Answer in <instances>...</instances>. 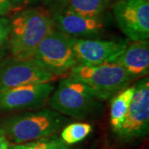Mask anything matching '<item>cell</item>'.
<instances>
[{
	"label": "cell",
	"mask_w": 149,
	"mask_h": 149,
	"mask_svg": "<svg viewBox=\"0 0 149 149\" xmlns=\"http://www.w3.org/2000/svg\"><path fill=\"white\" fill-rule=\"evenodd\" d=\"M52 16L43 9H27L18 13L10 22L8 43L12 56L32 59L38 45L55 30Z\"/></svg>",
	"instance_id": "6da1fadb"
},
{
	"label": "cell",
	"mask_w": 149,
	"mask_h": 149,
	"mask_svg": "<svg viewBox=\"0 0 149 149\" xmlns=\"http://www.w3.org/2000/svg\"><path fill=\"white\" fill-rule=\"evenodd\" d=\"M109 0H67L66 8L90 18H100V16L106 9Z\"/></svg>",
	"instance_id": "5bb4252c"
},
{
	"label": "cell",
	"mask_w": 149,
	"mask_h": 149,
	"mask_svg": "<svg viewBox=\"0 0 149 149\" xmlns=\"http://www.w3.org/2000/svg\"><path fill=\"white\" fill-rule=\"evenodd\" d=\"M49 104L62 115L84 119L98 112L101 104L84 84L71 78L62 80L49 98Z\"/></svg>",
	"instance_id": "277c9868"
},
{
	"label": "cell",
	"mask_w": 149,
	"mask_h": 149,
	"mask_svg": "<svg viewBox=\"0 0 149 149\" xmlns=\"http://www.w3.org/2000/svg\"><path fill=\"white\" fill-rule=\"evenodd\" d=\"M12 1L15 3H26V2L32 1V0H12Z\"/></svg>",
	"instance_id": "7402d4cb"
},
{
	"label": "cell",
	"mask_w": 149,
	"mask_h": 149,
	"mask_svg": "<svg viewBox=\"0 0 149 149\" xmlns=\"http://www.w3.org/2000/svg\"><path fill=\"white\" fill-rule=\"evenodd\" d=\"M113 63L120 65L133 80L146 77L149 71L148 40L133 42Z\"/></svg>",
	"instance_id": "7c38bea8"
},
{
	"label": "cell",
	"mask_w": 149,
	"mask_h": 149,
	"mask_svg": "<svg viewBox=\"0 0 149 149\" xmlns=\"http://www.w3.org/2000/svg\"><path fill=\"white\" fill-rule=\"evenodd\" d=\"M79 64L99 65L113 63L127 47L125 42L70 37Z\"/></svg>",
	"instance_id": "9c48e42d"
},
{
	"label": "cell",
	"mask_w": 149,
	"mask_h": 149,
	"mask_svg": "<svg viewBox=\"0 0 149 149\" xmlns=\"http://www.w3.org/2000/svg\"><path fill=\"white\" fill-rule=\"evenodd\" d=\"M128 113L118 136L123 142L140 139L148 133L149 128V78L143 77L135 84Z\"/></svg>",
	"instance_id": "52a82bcc"
},
{
	"label": "cell",
	"mask_w": 149,
	"mask_h": 149,
	"mask_svg": "<svg viewBox=\"0 0 149 149\" xmlns=\"http://www.w3.org/2000/svg\"><path fill=\"white\" fill-rule=\"evenodd\" d=\"M69 121L53 109L26 112L3 119L0 135L17 144L27 143L53 135Z\"/></svg>",
	"instance_id": "7a4b0ae2"
},
{
	"label": "cell",
	"mask_w": 149,
	"mask_h": 149,
	"mask_svg": "<svg viewBox=\"0 0 149 149\" xmlns=\"http://www.w3.org/2000/svg\"><path fill=\"white\" fill-rule=\"evenodd\" d=\"M56 76L37 60L8 57L0 62V91L22 85L50 83Z\"/></svg>",
	"instance_id": "8992f818"
},
{
	"label": "cell",
	"mask_w": 149,
	"mask_h": 149,
	"mask_svg": "<svg viewBox=\"0 0 149 149\" xmlns=\"http://www.w3.org/2000/svg\"><path fill=\"white\" fill-rule=\"evenodd\" d=\"M52 4H57V5H65V3L67 0H48Z\"/></svg>",
	"instance_id": "44dd1931"
},
{
	"label": "cell",
	"mask_w": 149,
	"mask_h": 149,
	"mask_svg": "<svg viewBox=\"0 0 149 149\" xmlns=\"http://www.w3.org/2000/svg\"><path fill=\"white\" fill-rule=\"evenodd\" d=\"M10 146L9 141L3 136L0 135V149H8Z\"/></svg>",
	"instance_id": "d6986e66"
},
{
	"label": "cell",
	"mask_w": 149,
	"mask_h": 149,
	"mask_svg": "<svg viewBox=\"0 0 149 149\" xmlns=\"http://www.w3.org/2000/svg\"><path fill=\"white\" fill-rule=\"evenodd\" d=\"M33 58L56 76L70 71L79 64L70 37L54 30L38 45Z\"/></svg>",
	"instance_id": "5b68a950"
},
{
	"label": "cell",
	"mask_w": 149,
	"mask_h": 149,
	"mask_svg": "<svg viewBox=\"0 0 149 149\" xmlns=\"http://www.w3.org/2000/svg\"><path fill=\"white\" fill-rule=\"evenodd\" d=\"M50 83L22 85L0 91V112L21 111L43 106L53 92Z\"/></svg>",
	"instance_id": "30bf717a"
},
{
	"label": "cell",
	"mask_w": 149,
	"mask_h": 149,
	"mask_svg": "<svg viewBox=\"0 0 149 149\" xmlns=\"http://www.w3.org/2000/svg\"><path fill=\"white\" fill-rule=\"evenodd\" d=\"M29 149H70L69 145L56 135H51L27 143Z\"/></svg>",
	"instance_id": "2e32d148"
},
{
	"label": "cell",
	"mask_w": 149,
	"mask_h": 149,
	"mask_svg": "<svg viewBox=\"0 0 149 149\" xmlns=\"http://www.w3.org/2000/svg\"><path fill=\"white\" fill-rule=\"evenodd\" d=\"M92 131V126L86 123H73L66 125L61 133V138L67 145L79 143Z\"/></svg>",
	"instance_id": "9a60e30c"
},
{
	"label": "cell",
	"mask_w": 149,
	"mask_h": 149,
	"mask_svg": "<svg viewBox=\"0 0 149 149\" xmlns=\"http://www.w3.org/2000/svg\"><path fill=\"white\" fill-rule=\"evenodd\" d=\"M10 0H0V15H5L11 10Z\"/></svg>",
	"instance_id": "ac0fdd59"
},
{
	"label": "cell",
	"mask_w": 149,
	"mask_h": 149,
	"mask_svg": "<svg viewBox=\"0 0 149 149\" xmlns=\"http://www.w3.org/2000/svg\"><path fill=\"white\" fill-rule=\"evenodd\" d=\"M135 91V85L126 87L113 98L110 104V123L113 130L118 133L122 127Z\"/></svg>",
	"instance_id": "4fadbf2b"
},
{
	"label": "cell",
	"mask_w": 149,
	"mask_h": 149,
	"mask_svg": "<svg viewBox=\"0 0 149 149\" xmlns=\"http://www.w3.org/2000/svg\"><path fill=\"white\" fill-rule=\"evenodd\" d=\"M8 149H29L27 143L26 144H15V145H11L8 147Z\"/></svg>",
	"instance_id": "ffe728a7"
},
{
	"label": "cell",
	"mask_w": 149,
	"mask_h": 149,
	"mask_svg": "<svg viewBox=\"0 0 149 149\" xmlns=\"http://www.w3.org/2000/svg\"><path fill=\"white\" fill-rule=\"evenodd\" d=\"M69 77L86 85L97 100H108L128 87L131 76L115 63L99 65L78 64L70 70Z\"/></svg>",
	"instance_id": "3957f363"
},
{
	"label": "cell",
	"mask_w": 149,
	"mask_h": 149,
	"mask_svg": "<svg viewBox=\"0 0 149 149\" xmlns=\"http://www.w3.org/2000/svg\"><path fill=\"white\" fill-rule=\"evenodd\" d=\"M55 27L70 37H84L99 34L103 30L104 22L100 18L80 16L67 8L61 9L52 15Z\"/></svg>",
	"instance_id": "8fae6325"
},
{
	"label": "cell",
	"mask_w": 149,
	"mask_h": 149,
	"mask_svg": "<svg viewBox=\"0 0 149 149\" xmlns=\"http://www.w3.org/2000/svg\"><path fill=\"white\" fill-rule=\"evenodd\" d=\"M10 33V21L5 17H0V48L7 42Z\"/></svg>",
	"instance_id": "e0dca14e"
},
{
	"label": "cell",
	"mask_w": 149,
	"mask_h": 149,
	"mask_svg": "<svg viewBox=\"0 0 149 149\" xmlns=\"http://www.w3.org/2000/svg\"><path fill=\"white\" fill-rule=\"evenodd\" d=\"M113 13L118 27L132 42L148 40V0H119Z\"/></svg>",
	"instance_id": "ba28073f"
}]
</instances>
